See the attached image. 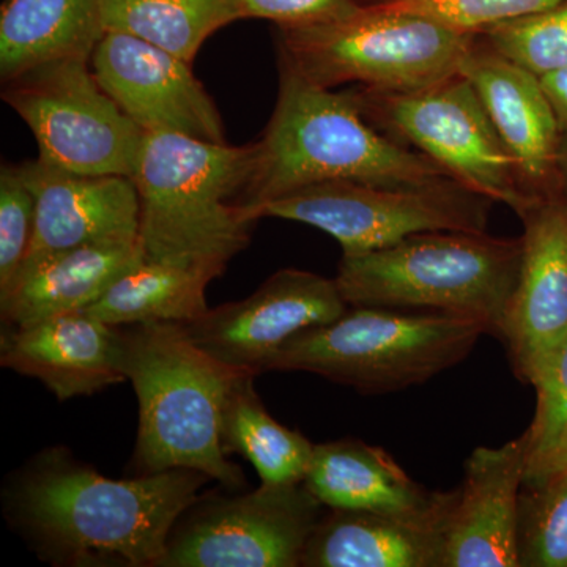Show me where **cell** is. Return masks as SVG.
<instances>
[{
  "instance_id": "1",
  "label": "cell",
  "mask_w": 567,
  "mask_h": 567,
  "mask_svg": "<svg viewBox=\"0 0 567 567\" xmlns=\"http://www.w3.org/2000/svg\"><path fill=\"white\" fill-rule=\"evenodd\" d=\"M208 481L188 468L111 480L52 447L10 481L3 502L11 524L52 565L158 567Z\"/></svg>"
},
{
  "instance_id": "2",
  "label": "cell",
  "mask_w": 567,
  "mask_h": 567,
  "mask_svg": "<svg viewBox=\"0 0 567 567\" xmlns=\"http://www.w3.org/2000/svg\"><path fill=\"white\" fill-rule=\"evenodd\" d=\"M451 178L431 158L365 118L357 89L336 92L279 65V93L267 128L252 142L251 174L238 200L257 223L265 204L333 181L413 185Z\"/></svg>"
},
{
  "instance_id": "3",
  "label": "cell",
  "mask_w": 567,
  "mask_h": 567,
  "mask_svg": "<svg viewBox=\"0 0 567 567\" xmlns=\"http://www.w3.org/2000/svg\"><path fill=\"white\" fill-rule=\"evenodd\" d=\"M122 328L123 372L140 402L134 468L137 475L196 470L230 491L244 470L221 445L224 406L245 372L199 349L178 323Z\"/></svg>"
},
{
  "instance_id": "4",
  "label": "cell",
  "mask_w": 567,
  "mask_h": 567,
  "mask_svg": "<svg viewBox=\"0 0 567 567\" xmlns=\"http://www.w3.org/2000/svg\"><path fill=\"white\" fill-rule=\"evenodd\" d=\"M252 144H218L147 133L133 181L145 259L223 275L249 244L254 224L238 207L251 174Z\"/></svg>"
},
{
  "instance_id": "5",
  "label": "cell",
  "mask_w": 567,
  "mask_h": 567,
  "mask_svg": "<svg viewBox=\"0 0 567 567\" xmlns=\"http://www.w3.org/2000/svg\"><path fill=\"white\" fill-rule=\"evenodd\" d=\"M520 262L522 238L442 230L342 256L334 279L349 306L466 317L502 338Z\"/></svg>"
},
{
  "instance_id": "6",
  "label": "cell",
  "mask_w": 567,
  "mask_h": 567,
  "mask_svg": "<svg viewBox=\"0 0 567 567\" xmlns=\"http://www.w3.org/2000/svg\"><path fill=\"white\" fill-rule=\"evenodd\" d=\"M477 35L421 14L360 6L315 24L278 28L279 65L327 89L423 91L461 73Z\"/></svg>"
},
{
  "instance_id": "7",
  "label": "cell",
  "mask_w": 567,
  "mask_h": 567,
  "mask_svg": "<svg viewBox=\"0 0 567 567\" xmlns=\"http://www.w3.org/2000/svg\"><path fill=\"white\" fill-rule=\"evenodd\" d=\"M484 334L466 317L349 306L284 342L264 372H309L358 393H394L462 363Z\"/></svg>"
},
{
  "instance_id": "8",
  "label": "cell",
  "mask_w": 567,
  "mask_h": 567,
  "mask_svg": "<svg viewBox=\"0 0 567 567\" xmlns=\"http://www.w3.org/2000/svg\"><path fill=\"white\" fill-rule=\"evenodd\" d=\"M491 199L454 181L377 185L333 181L305 186L265 204L262 218L317 227L331 235L342 256L379 251L423 233H487Z\"/></svg>"
},
{
  "instance_id": "9",
  "label": "cell",
  "mask_w": 567,
  "mask_h": 567,
  "mask_svg": "<svg viewBox=\"0 0 567 567\" xmlns=\"http://www.w3.org/2000/svg\"><path fill=\"white\" fill-rule=\"evenodd\" d=\"M354 89L372 125L423 153L466 188L518 216L537 199L475 89L461 73L416 92Z\"/></svg>"
},
{
  "instance_id": "10",
  "label": "cell",
  "mask_w": 567,
  "mask_h": 567,
  "mask_svg": "<svg viewBox=\"0 0 567 567\" xmlns=\"http://www.w3.org/2000/svg\"><path fill=\"white\" fill-rule=\"evenodd\" d=\"M3 84V102L31 128L41 162L69 173L134 177L147 133L104 91L91 61L41 63Z\"/></svg>"
},
{
  "instance_id": "11",
  "label": "cell",
  "mask_w": 567,
  "mask_h": 567,
  "mask_svg": "<svg viewBox=\"0 0 567 567\" xmlns=\"http://www.w3.org/2000/svg\"><path fill=\"white\" fill-rule=\"evenodd\" d=\"M323 505L303 483L199 498L167 540L158 567H298Z\"/></svg>"
},
{
  "instance_id": "12",
  "label": "cell",
  "mask_w": 567,
  "mask_h": 567,
  "mask_svg": "<svg viewBox=\"0 0 567 567\" xmlns=\"http://www.w3.org/2000/svg\"><path fill=\"white\" fill-rule=\"evenodd\" d=\"M347 309L336 279L284 268L245 300L208 309L182 327L205 353L259 375L284 342L306 328L333 322Z\"/></svg>"
},
{
  "instance_id": "13",
  "label": "cell",
  "mask_w": 567,
  "mask_h": 567,
  "mask_svg": "<svg viewBox=\"0 0 567 567\" xmlns=\"http://www.w3.org/2000/svg\"><path fill=\"white\" fill-rule=\"evenodd\" d=\"M96 80L145 133L226 142L218 107L192 65L147 41L106 32L93 51Z\"/></svg>"
},
{
  "instance_id": "14",
  "label": "cell",
  "mask_w": 567,
  "mask_h": 567,
  "mask_svg": "<svg viewBox=\"0 0 567 567\" xmlns=\"http://www.w3.org/2000/svg\"><path fill=\"white\" fill-rule=\"evenodd\" d=\"M524 223L522 262L502 341L522 382L532 385L567 336V197H537Z\"/></svg>"
},
{
  "instance_id": "15",
  "label": "cell",
  "mask_w": 567,
  "mask_h": 567,
  "mask_svg": "<svg viewBox=\"0 0 567 567\" xmlns=\"http://www.w3.org/2000/svg\"><path fill=\"white\" fill-rule=\"evenodd\" d=\"M20 166L35 196L37 218L18 274L66 249L140 240V193L132 177L69 173L39 158Z\"/></svg>"
},
{
  "instance_id": "16",
  "label": "cell",
  "mask_w": 567,
  "mask_h": 567,
  "mask_svg": "<svg viewBox=\"0 0 567 567\" xmlns=\"http://www.w3.org/2000/svg\"><path fill=\"white\" fill-rule=\"evenodd\" d=\"M527 468L525 434L470 454L451 511L445 567H520L518 516Z\"/></svg>"
},
{
  "instance_id": "17",
  "label": "cell",
  "mask_w": 567,
  "mask_h": 567,
  "mask_svg": "<svg viewBox=\"0 0 567 567\" xmlns=\"http://www.w3.org/2000/svg\"><path fill=\"white\" fill-rule=\"evenodd\" d=\"M462 76L475 89L533 196L558 192L563 133L540 78L477 37Z\"/></svg>"
},
{
  "instance_id": "18",
  "label": "cell",
  "mask_w": 567,
  "mask_h": 567,
  "mask_svg": "<svg viewBox=\"0 0 567 567\" xmlns=\"http://www.w3.org/2000/svg\"><path fill=\"white\" fill-rule=\"evenodd\" d=\"M0 364L40 380L59 401L128 382L123 372L122 328L87 311L7 328L0 338Z\"/></svg>"
},
{
  "instance_id": "19",
  "label": "cell",
  "mask_w": 567,
  "mask_h": 567,
  "mask_svg": "<svg viewBox=\"0 0 567 567\" xmlns=\"http://www.w3.org/2000/svg\"><path fill=\"white\" fill-rule=\"evenodd\" d=\"M457 491L416 513L331 509L309 537L305 567H445Z\"/></svg>"
},
{
  "instance_id": "20",
  "label": "cell",
  "mask_w": 567,
  "mask_h": 567,
  "mask_svg": "<svg viewBox=\"0 0 567 567\" xmlns=\"http://www.w3.org/2000/svg\"><path fill=\"white\" fill-rule=\"evenodd\" d=\"M141 240L66 249L18 274L0 293L7 328L31 327L51 317L85 311L112 284L144 260Z\"/></svg>"
},
{
  "instance_id": "21",
  "label": "cell",
  "mask_w": 567,
  "mask_h": 567,
  "mask_svg": "<svg viewBox=\"0 0 567 567\" xmlns=\"http://www.w3.org/2000/svg\"><path fill=\"white\" fill-rule=\"evenodd\" d=\"M303 484L328 509L416 513L445 495L413 481L382 447L357 439L316 445Z\"/></svg>"
},
{
  "instance_id": "22",
  "label": "cell",
  "mask_w": 567,
  "mask_h": 567,
  "mask_svg": "<svg viewBox=\"0 0 567 567\" xmlns=\"http://www.w3.org/2000/svg\"><path fill=\"white\" fill-rule=\"evenodd\" d=\"M102 0H6L0 13V76L41 63L91 61L103 39Z\"/></svg>"
},
{
  "instance_id": "23",
  "label": "cell",
  "mask_w": 567,
  "mask_h": 567,
  "mask_svg": "<svg viewBox=\"0 0 567 567\" xmlns=\"http://www.w3.org/2000/svg\"><path fill=\"white\" fill-rule=\"evenodd\" d=\"M208 268L142 260L121 276L85 311L112 327L164 322L185 324L208 311V284L218 278Z\"/></svg>"
},
{
  "instance_id": "24",
  "label": "cell",
  "mask_w": 567,
  "mask_h": 567,
  "mask_svg": "<svg viewBox=\"0 0 567 567\" xmlns=\"http://www.w3.org/2000/svg\"><path fill=\"white\" fill-rule=\"evenodd\" d=\"M254 379L256 374L245 372L227 398L221 423L224 453L241 454L251 462L262 484L303 483L316 445L267 412Z\"/></svg>"
},
{
  "instance_id": "25",
  "label": "cell",
  "mask_w": 567,
  "mask_h": 567,
  "mask_svg": "<svg viewBox=\"0 0 567 567\" xmlns=\"http://www.w3.org/2000/svg\"><path fill=\"white\" fill-rule=\"evenodd\" d=\"M104 31L126 33L193 63L205 41L244 20L240 0H102Z\"/></svg>"
},
{
  "instance_id": "26",
  "label": "cell",
  "mask_w": 567,
  "mask_h": 567,
  "mask_svg": "<svg viewBox=\"0 0 567 567\" xmlns=\"http://www.w3.org/2000/svg\"><path fill=\"white\" fill-rule=\"evenodd\" d=\"M484 43L543 78L567 66V0L480 33Z\"/></svg>"
},
{
  "instance_id": "27",
  "label": "cell",
  "mask_w": 567,
  "mask_h": 567,
  "mask_svg": "<svg viewBox=\"0 0 567 567\" xmlns=\"http://www.w3.org/2000/svg\"><path fill=\"white\" fill-rule=\"evenodd\" d=\"M524 488L518 516L520 567H567V473Z\"/></svg>"
},
{
  "instance_id": "28",
  "label": "cell",
  "mask_w": 567,
  "mask_h": 567,
  "mask_svg": "<svg viewBox=\"0 0 567 567\" xmlns=\"http://www.w3.org/2000/svg\"><path fill=\"white\" fill-rule=\"evenodd\" d=\"M37 200L21 166L0 169V293L17 278L35 230Z\"/></svg>"
},
{
  "instance_id": "29",
  "label": "cell",
  "mask_w": 567,
  "mask_h": 567,
  "mask_svg": "<svg viewBox=\"0 0 567 567\" xmlns=\"http://www.w3.org/2000/svg\"><path fill=\"white\" fill-rule=\"evenodd\" d=\"M565 0H393L388 9L421 14L462 32L480 35L499 22L517 20Z\"/></svg>"
},
{
  "instance_id": "30",
  "label": "cell",
  "mask_w": 567,
  "mask_h": 567,
  "mask_svg": "<svg viewBox=\"0 0 567 567\" xmlns=\"http://www.w3.org/2000/svg\"><path fill=\"white\" fill-rule=\"evenodd\" d=\"M532 385L536 388L537 399L535 417L525 432L528 440V468L547 456L567 429V336L550 354Z\"/></svg>"
},
{
  "instance_id": "31",
  "label": "cell",
  "mask_w": 567,
  "mask_h": 567,
  "mask_svg": "<svg viewBox=\"0 0 567 567\" xmlns=\"http://www.w3.org/2000/svg\"><path fill=\"white\" fill-rule=\"evenodd\" d=\"M245 18L274 21L278 28L336 20L360 7L357 0H240Z\"/></svg>"
},
{
  "instance_id": "32",
  "label": "cell",
  "mask_w": 567,
  "mask_h": 567,
  "mask_svg": "<svg viewBox=\"0 0 567 567\" xmlns=\"http://www.w3.org/2000/svg\"><path fill=\"white\" fill-rule=\"evenodd\" d=\"M565 473H567V429L555 446L548 451L547 456L528 468L524 487L539 486L551 477L565 475Z\"/></svg>"
},
{
  "instance_id": "33",
  "label": "cell",
  "mask_w": 567,
  "mask_h": 567,
  "mask_svg": "<svg viewBox=\"0 0 567 567\" xmlns=\"http://www.w3.org/2000/svg\"><path fill=\"white\" fill-rule=\"evenodd\" d=\"M540 82L557 114L559 128L565 134L567 133V66L546 74L540 78Z\"/></svg>"
},
{
  "instance_id": "34",
  "label": "cell",
  "mask_w": 567,
  "mask_h": 567,
  "mask_svg": "<svg viewBox=\"0 0 567 567\" xmlns=\"http://www.w3.org/2000/svg\"><path fill=\"white\" fill-rule=\"evenodd\" d=\"M360 6H380V3L393 2V0H357Z\"/></svg>"
}]
</instances>
